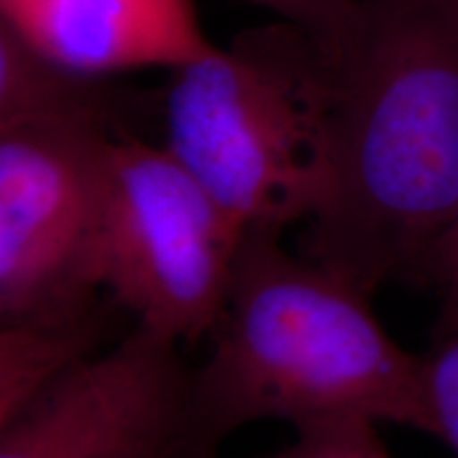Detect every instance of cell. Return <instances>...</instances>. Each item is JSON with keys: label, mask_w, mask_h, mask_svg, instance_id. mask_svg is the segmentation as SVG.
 Listing matches in <instances>:
<instances>
[{"label": "cell", "mask_w": 458, "mask_h": 458, "mask_svg": "<svg viewBox=\"0 0 458 458\" xmlns=\"http://www.w3.org/2000/svg\"><path fill=\"white\" fill-rule=\"evenodd\" d=\"M308 32L337 62L359 24V0H250Z\"/></svg>", "instance_id": "10"}, {"label": "cell", "mask_w": 458, "mask_h": 458, "mask_svg": "<svg viewBox=\"0 0 458 458\" xmlns=\"http://www.w3.org/2000/svg\"><path fill=\"white\" fill-rule=\"evenodd\" d=\"M456 219L458 0H359L303 255L374 293L422 276Z\"/></svg>", "instance_id": "1"}, {"label": "cell", "mask_w": 458, "mask_h": 458, "mask_svg": "<svg viewBox=\"0 0 458 458\" xmlns=\"http://www.w3.org/2000/svg\"><path fill=\"white\" fill-rule=\"evenodd\" d=\"M0 24L79 77L176 71L208 54L193 0H0Z\"/></svg>", "instance_id": "7"}, {"label": "cell", "mask_w": 458, "mask_h": 458, "mask_svg": "<svg viewBox=\"0 0 458 458\" xmlns=\"http://www.w3.org/2000/svg\"><path fill=\"white\" fill-rule=\"evenodd\" d=\"M331 88L334 60L278 20L170 72L159 142L244 233H283L323 193Z\"/></svg>", "instance_id": "3"}, {"label": "cell", "mask_w": 458, "mask_h": 458, "mask_svg": "<svg viewBox=\"0 0 458 458\" xmlns=\"http://www.w3.org/2000/svg\"><path fill=\"white\" fill-rule=\"evenodd\" d=\"M102 81L54 64L0 24V125L77 113H114Z\"/></svg>", "instance_id": "9"}, {"label": "cell", "mask_w": 458, "mask_h": 458, "mask_svg": "<svg viewBox=\"0 0 458 458\" xmlns=\"http://www.w3.org/2000/svg\"><path fill=\"white\" fill-rule=\"evenodd\" d=\"M380 425L348 418L295 431V439L266 458H393L382 442Z\"/></svg>", "instance_id": "11"}, {"label": "cell", "mask_w": 458, "mask_h": 458, "mask_svg": "<svg viewBox=\"0 0 458 458\" xmlns=\"http://www.w3.org/2000/svg\"><path fill=\"white\" fill-rule=\"evenodd\" d=\"M189 371L134 327L0 427V458H181Z\"/></svg>", "instance_id": "6"}, {"label": "cell", "mask_w": 458, "mask_h": 458, "mask_svg": "<svg viewBox=\"0 0 458 458\" xmlns=\"http://www.w3.org/2000/svg\"><path fill=\"white\" fill-rule=\"evenodd\" d=\"M369 295L278 232L246 233L210 351L189 374L181 458H215L261 420L301 431L363 418L435 437L425 360L393 340Z\"/></svg>", "instance_id": "2"}, {"label": "cell", "mask_w": 458, "mask_h": 458, "mask_svg": "<svg viewBox=\"0 0 458 458\" xmlns=\"http://www.w3.org/2000/svg\"><path fill=\"white\" fill-rule=\"evenodd\" d=\"M246 233L162 142L122 131L113 148L96 283L176 346L213 331Z\"/></svg>", "instance_id": "4"}, {"label": "cell", "mask_w": 458, "mask_h": 458, "mask_svg": "<svg viewBox=\"0 0 458 458\" xmlns=\"http://www.w3.org/2000/svg\"><path fill=\"white\" fill-rule=\"evenodd\" d=\"M100 323L91 308L66 317L17 318L0 325V427L24 411L60 377L89 359Z\"/></svg>", "instance_id": "8"}, {"label": "cell", "mask_w": 458, "mask_h": 458, "mask_svg": "<svg viewBox=\"0 0 458 458\" xmlns=\"http://www.w3.org/2000/svg\"><path fill=\"white\" fill-rule=\"evenodd\" d=\"M422 276L435 284L442 301L439 335L452 334L458 329V219L435 244Z\"/></svg>", "instance_id": "13"}, {"label": "cell", "mask_w": 458, "mask_h": 458, "mask_svg": "<svg viewBox=\"0 0 458 458\" xmlns=\"http://www.w3.org/2000/svg\"><path fill=\"white\" fill-rule=\"evenodd\" d=\"M114 113L0 125V318L91 308Z\"/></svg>", "instance_id": "5"}, {"label": "cell", "mask_w": 458, "mask_h": 458, "mask_svg": "<svg viewBox=\"0 0 458 458\" xmlns=\"http://www.w3.org/2000/svg\"><path fill=\"white\" fill-rule=\"evenodd\" d=\"M422 360L435 437L458 456V329L442 335V342Z\"/></svg>", "instance_id": "12"}]
</instances>
